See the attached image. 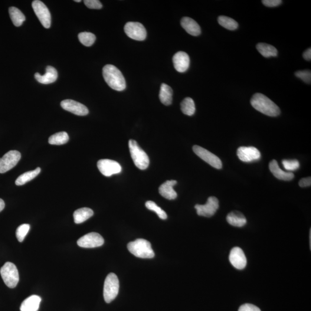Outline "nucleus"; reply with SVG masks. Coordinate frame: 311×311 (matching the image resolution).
<instances>
[{
  "instance_id": "412c9836",
  "label": "nucleus",
  "mask_w": 311,
  "mask_h": 311,
  "mask_svg": "<svg viewBox=\"0 0 311 311\" xmlns=\"http://www.w3.org/2000/svg\"><path fill=\"white\" fill-rule=\"evenodd\" d=\"M181 24L182 27L185 29V31L190 35L198 36L201 33V29L199 24L194 20L191 18L185 17L182 19Z\"/></svg>"
},
{
  "instance_id": "c756f323",
  "label": "nucleus",
  "mask_w": 311,
  "mask_h": 311,
  "mask_svg": "<svg viewBox=\"0 0 311 311\" xmlns=\"http://www.w3.org/2000/svg\"><path fill=\"white\" fill-rule=\"evenodd\" d=\"M181 110L185 115L192 116L195 112V106L194 100L191 97H186L181 104Z\"/></svg>"
},
{
  "instance_id": "dca6fc26",
  "label": "nucleus",
  "mask_w": 311,
  "mask_h": 311,
  "mask_svg": "<svg viewBox=\"0 0 311 311\" xmlns=\"http://www.w3.org/2000/svg\"><path fill=\"white\" fill-rule=\"evenodd\" d=\"M229 259L232 266L238 270L243 269L246 266V257L243 250L239 247H236L232 249Z\"/></svg>"
},
{
  "instance_id": "7c9ffc66",
  "label": "nucleus",
  "mask_w": 311,
  "mask_h": 311,
  "mask_svg": "<svg viewBox=\"0 0 311 311\" xmlns=\"http://www.w3.org/2000/svg\"><path fill=\"white\" fill-rule=\"evenodd\" d=\"M218 22L222 27L229 29V30H235L239 26L238 23L234 19L225 16H219Z\"/></svg>"
},
{
  "instance_id": "72a5a7b5",
  "label": "nucleus",
  "mask_w": 311,
  "mask_h": 311,
  "mask_svg": "<svg viewBox=\"0 0 311 311\" xmlns=\"http://www.w3.org/2000/svg\"><path fill=\"white\" fill-rule=\"evenodd\" d=\"M29 229H30V225L27 224L20 225L17 228L16 232V236L19 242H22L24 240L26 235H27L29 231Z\"/></svg>"
},
{
  "instance_id": "6e6552de",
  "label": "nucleus",
  "mask_w": 311,
  "mask_h": 311,
  "mask_svg": "<svg viewBox=\"0 0 311 311\" xmlns=\"http://www.w3.org/2000/svg\"><path fill=\"white\" fill-rule=\"evenodd\" d=\"M124 30L127 37L134 40L142 41L146 38V29L139 22L127 23L124 25Z\"/></svg>"
},
{
  "instance_id": "bb28decb",
  "label": "nucleus",
  "mask_w": 311,
  "mask_h": 311,
  "mask_svg": "<svg viewBox=\"0 0 311 311\" xmlns=\"http://www.w3.org/2000/svg\"><path fill=\"white\" fill-rule=\"evenodd\" d=\"M257 50L262 55L266 58L277 57L278 51L277 48L272 45L260 43L257 45Z\"/></svg>"
},
{
  "instance_id": "f03ea898",
  "label": "nucleus",
  "mask_w": 311,
  "mask_h": 311,
  "mask_svg": "<svg viewBox=\"0 0 311 311\" xmlns=\"http://www.w3.org/2000/svg\"><path fill=\"white\" fill-rule=\"evenodd\" d=\"M104 80L110 88L117 91H122L126 87V81L121 72L113 65H106L103 68Z\"/></svg>"
},
{
  "instance_id": "cd10ccee",
  "label": "nucleus",
  "mask_w": 311,
  "mask_h": 311,
  "mask_svg": "<svg viewBox=\"0 0 311 311\" xmlns=\"http://www.w3.org/2000/svg\"><path fill=\"white\" fill-rule=\"evenodd\" d=\"M9 13L10 18L16 27L22 25L23 23L25 21L24 15L18 8L14 7V6L9 8Z\"/></svg>"
},
{
  "instance_id": "473e14b6",
  "label": "nucleus",
  "mask_w": 311,
  "mask_h": 311,
  "mask_svg": "<svg viewBox=\"0 0 311 311\" xmlns=\"http://www.w3.org/2000/svg\"><path fill=\"white\" fill-rule=\"evenodd\" d=\"M145 206L149 210L155 212L158 215L160 218L162 220H166L167 218V215L165 211L157 205L155 202L152 201H148L145 203Z\"/></svg>"
},
{
  "instance_id": "6ab92c4d",
  "label": "nucleus",
  "mask_w": 311,
  "mask_h": 311,
  "mask_svg": "<svg viewBox=\"0 0 311 311\" xmlns=\"http://www.w3.org/2000/svg\"><path fill=\"white\" fill-rule=\"evenodd\" d=\"M177 182L174 181V180H171V181H167L163 183V184L160 186L159 191L160 194L169 200H172L177 197V193L173 190V186H174Z\"/></svg>"
},
{
  "instance_id": "0eeeda50",
  "label": "nucleus",
  "mask_w": 311,
  "mask_h": 311,
  "mask_svg": "<svg viewBox=\"0 0 311 311\" xmlns=\"http://www.w3.org/2000/svg\"><path fill=\"white\" fill-rule=\"evenodd\" d=\"M32 6L42 25L46 28H50L51 23V14L47 5L39 0H35L32 3Z\"/></svg>"
},
{
  "instance_id": "ea45409f",
  "label": "nucleus",
  "mask_w": 311,
  "mask_h": 311,
  "mask_svg": "<svg viewBox=\"0 0 311 311\" xmlns=\"http://www.w3.org/2000/svg\"><path fill=\"white\" fill-rule=\"evenodd\" d=\"M299 185L302 188H306L311 185V178H303L299 182Z\"/></svg>"
},
{
  "instance_id": "f8f14e48",
  "label": "nucleus",
  "mask_w": 311,
  "mask_h": 311,
  "mask_svg": "<svg viewBox=\"0 0 311 311\" xmlns=\"http://www.w3.org/2000/svg\"><path fill=\"white\" fill-rule=\"evenodd\" d=\"M97 166L100 172L107 177L120 173L122 171V167L119 163L110 159L99 160Z\"/></svg>"
},
{
  "instance_id": "20e7f679",
  "label": "nucleus",
  "mask_w": 311,
  "mask_h": 311,
  "mask_svg": "<svg viewBox=\"0 0 311 311\" xmlns=\"http://www.w3.org/2000/svg\"><path fill=\"white\" fill-rule=\"evenodd\" d=\"M129 148L134 165L140 169H146L149 165V158L139 144L134 140H130Z\"/></svg>"
},
{
  "instance_id": "9b49d317",
  "label": "nucleus",
  "mask_w": 311,
  "mask_h": 311,
  "mask_svg": "<svg viewBox=\"0 0 311 311\" xmlns=\"http://www.w3.org/2000/svg\"><path fill=\"white\" fill-rule=\"evenodd\" d=\"M219 208L218 199L215 196H210L205 205H196L195 209L199 215L211 217L214 215Z\"/></svg>"
},
{
  "instance_id": "a19ab883",
  "label": "nucleus",
  "mask_w": 311,
  "mask_h": 311,
  "mask_svg": "<svg viewBox=\"0 0 311 311\" xmlns=\"http://www.w3.org/2000/svg\"><path fill=\"white\" fill-rule=\"evenodd\" d=\"M303 58L307 61H311V49L308 48L307 50L304 52Z\"/></svg>"
},
{
  "instance_id": "9d476101",
  "label": "nucleus",
  "mask_w": 311,
  "mask_h": 311,
  "mask_svg": "<svg viewBox=\"0 0 311 311\" xmlns=\"http://www.w3.org/2000/svg\"><path fill=\"white\" fill-rule=\"evenodd\" d=\"M21 159V153L17 150H10L0 158V173H4L15 167Z\"/></svg>"
},
{
  "instance_id": "4c0bfd02",
  "label": "nucleus",
  "mask_w": 311,
  "mask_h": 311,
  "mask_svg": "<svg viewBox=\"0 0 311 311\" xmlns=\"http://www.w3.org/2000/svg\"><path fill=\"white\" fill-rule=\"evenodd\" d=\"M238 311H261L257 306L251 304H244L239 309Z\"/></svg>"
},
{
  "instance_id": "2eb2a0df",
  "label": "nucleus",
  "mask_w": 311,
  "mask_h": 311,
  "mask_svg": "<svg viewBox=\"0 0 311 311\" xmlns=\"http://www.w3.org/2000/svg\"><path fill=\"white\" fill-rule=\"evenodd\" d=\"M237 155L241 161L251 162L261 158L260 150L254 146H241L237 150Z\"/></svg>"
},
{
  "instance_id": "f3484780",
  "label": "nucleus",
  "mask_w": 311,
  "mask_h": 311,
  "mask_svg": "<svg viewBox=\"0 0 311 311\" xmlns=\"http://www.w3.org/2000/svg\"><path fill=\"white\" fill-rule=\"evenodd\" d=\"M173 63L176 71L183 73L188 70L190 66L189 55L183 51H179L173 57Z\"/></svg>"
},
{
  "instance_id": "c85d7f7f",
  "label": "nucleus",
  "mask_w": 311,
  "mask_h": 311,
  "mask_svg": "<svg viewBox=\"0 0 311 311\" xmlns=\"http://www.w3.org/2000/svg\"><path fill=\"white\" fill-rule=\"evenodd\" d=\"M69 139L70 138H69L68 134L65 132H61L50 136L48 139V143L51 145H64L68 142Z\"/></svg>"
},
{
  "instance_id": "ddd939ff",
  "label": "nucleus",
  "mask_w": 311,
  "mask_h": 311,
  "mask_svg": "<svg viewBox=\"0 0 311 311\" xmlns=\"http://www.w3.org/2000/svg\"><path fill=\"white\" fill-rule=\"evenodd\" d=\"M104 243L103 238L96 232L85 235L77 241L78 246L87 248L100 247Z\"/></svg>"
},
{
  "instance_id": "58836bf2",
  "label": "nucleus",
  "mask_w": 311,
  "mask_h": 311,
  "mask_svg": "<svg viewBox=\"0 0 311 311\" xmlns=\"http://www.w3.org/2000/svg\"><path fill=\"white\" fill-rule=\"evenodd\" d=\"M283 1L281 0H263V4L267 7H276L282 4Z\"/></svg>"
},
{
  "instance_id": "4468645a",
  "label": "nucleus",
  "mask_w": 311,
  "mask_h": 311,
  "mask_svg": "<svg viewBox=\"0 0 311 311\" xmlns=\"http://www.w3.org/2000/svg\"><path fill=\"white\" fill-rule=\"evenodd\" d=\"M61 106L62 109L79 116H87L89 113L88 108L78 101L66 99L61 101Z\"/></svg>"
},
{
  "instance_id": "393cba45",
  "label": "nucleus",
  "mask_w": 311,
  "mask_h": 311,
  "mask_svg": "<svg viewBox=\"0 0 311 311\" xmlns=\"http://www.w3.org/2000/svg\"><path fill=\"white\" fill-rule=\"evenodd\" d=\"M94 215V212L91 209L83 208L77 209L74 212V221L76 224L83 223Z\"/></svg>"
},
{
  "instance_id": "aec40b11",
  "label": "nucleus",
  "mask_w": 311,
  "mask_h": 311,
  "mask_svg": "<svg viewBox=\"0 0 311 311\" xmlns=\"http://www.w3.org/2000/svg\"><path fill=\"white\" fill-rule=\"evenodd\" d=\"M269 169L275 177L278 179L289 181L294 177L293 173L285 172L283 169H281L276 160H273L270 163Z\"/></svg>"
},
{
  "instance_id": "37998d69",
  "label": "nucleus",
  "mask_w": 311,
  "mask_h": 311,
  "mask_svg": "<svg viewBox=\"0 0 311 311\" xmlns=\"http://www.w3.org/2000/svg\"><path fill=\"white\" fill-rule=\"evenodd\" d=\"M74 1L75 2H81V0H75Z\"/></svg>"
},
{
  "instance_id": "423d86ee",
  "label": "nucleus",
  "mask_w": 311,
  "mask_h": 311,
  "mask_svg": "<svg viewBox=\"0 0 311 311\" xmlns=\"http://www.w3.org/2000/svg\"><path fill=\"white\" fill-rule=\"evenodd\" d=\"M0 273L6 286L9 288H14L17 286L19 281V274L15 264L9 262L6 263L1 268Z\"/></svg>"
},
{
  "instance_id": "7ed1b4c3",
  "label": "nucleus",
  "mask_w": 311,
  "mask_h": 311,
  "mask_svg": "<svg viewBox=\"0 0 311 311\" xmlns=\"http://www.w3.org/2000/svg\"><path fill=\"white\" fill-rule=\"evenodd\" d=\"M127 249L134 256L144 259H150L155 257V253L150 242L144 239H138L130 242L127 244Z\"/></svg>"
},
{
  "instance_id": "5701e85b",
  "label": "nucleus",
  "mask_w": 311,
  "mask_h": 311,
  "mask_svg": "<svg viewBox=\"0 0 311 311\" xmlns=\"http://www.w3.org/2000/svg\"><path fill=\"white\" fill-rule=\"evenodd\" d=\"M227 220L229 224L236 227H243L247 223L244 215L237 211L230 213L227 216Z\"/></svg>"
},
{
  "instance_id": "e433bc0d",
  "label": "nucleus",
  "mask_w": 311,
  "mask_h": 311,
  "mask_svg": "<svg viewBox=\"0 0 311 311\" xmlns=\"http://www.w3.org/2000/svg\"><path fill=\"white\" fill-rule=\"evenodd\" d=\"M84 4L88 8L93 9H100L102 8V4L98 0H85Z\"/></svg>"
},
{
  "instance_id": "a878e982",
  "label": "nucleus",
  "mask_w": 311,
  "mask_h": 311,
  "mask_svg": "<svg viewBox=\"0 0 311 311\" xmlns=\"http://www.w3.org/2000/svg\"><path fill=\"white\" fill-rule=\"evenodd\" d=\"M41 168L38 167L32 171L26 172L19 176L15 182V184L17 186H22L27 183L28 182L34 179L40 173Z\"/></svg>"
},
{
  "instance_id": "a211bd4d",
  "label": "nucleus",
  "mask_w": 311,
  "mask_h": 311,
  "mask_svg": "<svg viewBox=\"0 0 311 311\" xmlns=\"http://www.w3.org/2000/svg\"><path fill=\"white\" fill-rule=\"evenodd\" d=\"M35 78L39 83L43 84H51L57 80L58 72L54 67L48 66L46 69V73L44 75H41L39 73H36L35 74Z\"/></svg>"
},
{
  "instance_id": "f704fd0d",
  "label": "nucleus",
  "mask_w": 311,
  "mask_h": 311,
  "mask_svg": "<svg viewBox=\"0 0 311 311\" xmlns=\"http://www.w3.org/2000/svg\"><path fill=\"white\" fill-rule=\"evenodd\" d=\"M282 163L287 171H295L300 167V163L297 160H284Z\"/></svg>"
},
{
  "instance_id": "f257e3e1",
  "label": "nucleus",
  "mask_w": 311,
  "mask_h": 311,
  "mask_svg": "<svg viewBox=\"0 0 311 311\" xmlns=\"http://www.w3.org/2000/svg\"><path fill=\"white\" fill-rule=\"evenodd\" d=\"M251 104L255 110L264 115L277 117L281 113L279 107L263 94L257 93L254 95L251 99Z\"/></svg>"
},
{
  "instance_id": "4be33fe9",
  "label": "nucleus",
  "mask_w": 311,
  "mask_h": 311,
  "mask_svg": "<svg viewBox=\"0 0 311 311\" xmlns=\"http://www.w3.org/2000/svg\"><path fill=\"white\" fill-rule=\"evenodd\" d=\"M41 302V298L38 296L29 297L22 303L21 311H38Z\"/></svg>"
},
{
  "instance_id": "c9c22d12",
  "label": "nucleus",
  "mask_w": 311,
  "mask_h": 311,
  "mask_svg": "<svg viewBox=\"0 0 311 311\" xmlns=\"http://www.w3.org/2000/svg\"><path fill=\"white\" fill-rule=\"evenodd\" d=\"M296 76L302 79L304 82L307 84L311 83V72L310 71H297L295 73Z\"/></svg>"
},
{
  "instance_id": "79ce46f5",
  "label": "nucleus",
  "mask_w": 311,
  "mask_h": 311,
  "mask_svg": "<svg viewBox=\"0 0 311 311\" xmlns=\"http://www.w3.org/2000/svg\"><path fill=\"white\" fill-rule=\"evenodd\" d=\"M5 208V202L2 199L0 198V212Z\"/></svg>"
},
{
  "instance_id": "b1692460",
  "label": "nucleus",
  "mask_w": 311,
  "mask_h": 311,
  "mask_svg": "<svg viewBox=\"0 0 311 311\" xmlns=\"http://www.w3.org/2000/svg\"><path fill=\"white\" fill-rule=\"evenodd\" d=\"M173 91L171 87L163 83L160 87L159 98L161 102L166 106H169L172 102Z\"/></svg>"
},
{
  "instance_id": "39448f33",
  "label": "nucleus",
  "mask_w": 311,
  "mask_h": 311,
  "mask_svg": "<svg viewBox=\"0 0 311 311\" xmlns=\"http://www.w3.org/2000/svg\"><path fill=\"white\" fill-rule=\"evenodd\" d=\"M120 282L116 274L111 273L107 276L104 281L103 296L107 303H110L116 299L119 294Z\"/></svg>"
},
{
  "instance_id": "2f4dec72",
  "label": "nucleus",
  "mask_w": 311,
  "mask_h": 311,
  "mask_svg": "<svg viewBox=\"0 0 311 311\" xmlns=\"http://www.w3.org/2000/svg\"><path fill=\"white\" fill-rule=\"evenodd\" d=\"M78 37L81 43L87 47H91L96 41V35L91 32H81L78 34Z\"/></svg>"
},
{
  "instance_id": "1a4fd4ad",
  "label": "nucleus",
  "mask_w": 311,
  "mask_h": 311,
  "mask_svg": "<svg viewBox=\"0 0 311 311\" xmlns=\"http://www.w3.org/2000/svg\"><path fill=\"white\" fill-rule=\"evenodd\" d=\"M193 151L202 160L209 164L216 169L222 168V164L220 158L214 153L209 152L202 147L198 145H194L192 147Z\"/></svg>"
}]
</instances>
